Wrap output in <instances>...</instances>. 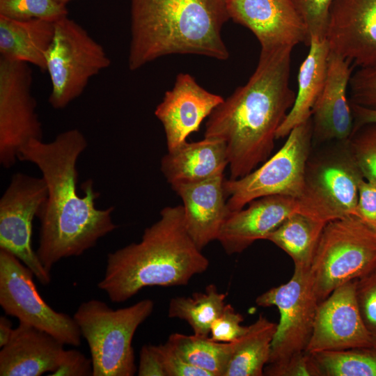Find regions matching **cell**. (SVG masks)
I'll return each mask as SVG.
<instances>
[{"mask_svg": "<svg viewBox=\"0 0 376 376\" xmlns=\"http://www.w3.org/2000/svg\"><path fill=\"white\" fill-rule=\"evenodd\" d=\"M311 354L320 376H376V345Z\"/></svg>", "mask_w": 376, "mask_h": 376, "instance_id": "29", "label": "cell"}, {"mask_svg": "<svg viewBox=\"0 0 376 376\" xmlns=\"http://www.w3.org/2000/svg\"><path fill=\"white\" fill-rule=\"evenodd\" d=\"M291 47L261 49L248 81L208 116L204 137L226 146L230 178L245 176L269 159L276 134L294 104Z\"/></svg>", "mask_w": 376, "mask_h": 376, "instance_id": "2", "label": "cell"}, {"mask_svg": "<svg viewBox=\"0 0 376 376\" xmlns=\"http://www.w3.org/2000/svg\"><path fill=\"white\" fill-rule=\"evenodd\" d=\"M34 274L10 252L0 249V305L5 313L46 331L64 345L78 347L81 333L73 317L58 312L39 294Z\"/></svg>", "mask_w": 376, "mask_h": 376, "instance_id": "10", "label": "cell"}, {"mask_svg": "<svg viewBox=\"0 0 376 376\" xmlns=\"http://www.w3.org/2000/svg\"><path fill=\"white\" fill-rule=\"evenodd\" d=\"M166 376H210L187 362L167 342L156 345Z\"/></svg>", "mask_w": 376, "mask_h": 376, "instance_id": "37", "label": "cell"}, {"mask_svg": "<svg viewBox=\"0 0 376 376\" xmlns=\"http://www.w3.org/2000/svg\"><path fill=\"white\" fill-rule=\"evenodd\" d=\"M47 197L42 177L18 172L0 198V249L16 256L43 285L51 282L50 272L33 249V221Z\"/></svg>", "mask_w": 376, "mask_h": 376, "instance_id": "12", "label": "cell"}, {"mask_svg": "<svg viewBox=\"0 0 376 376\" xmlns=\"http://www.w3.org/2000/svg\"><path fill=\"white\" fill-rule=\"evenodd\" d=\"M166 342L191 365L210 376H224L232 351L231 342H217L210 336L179 333L171 334Z\"/></svg>", "mask_w": 376, "mask_h": 376, "instance_id": "28", "label": "cell"}, {"mask_svg": "<svg viewBox=\"0 0 376 376\" xmlns=\"http://www.w3.org/2000/svg\"><path fill=\"white\" fill-rule=\"evenodd\" d=\"M376 230V183L362 179L354 214Z\"/></svg>", "mask_w": 376, "mask_h": 376, "instance_id": "38", "label": "cell"}, {"mask_svg": "<svg viewBox=\"0 0 376 376\" xmlns=\"http://www.w3.org/2000/svg\"><path fill=\"white\" fill-rule=\"evenodd\" d=\"M334 0H291L301 18L310 40H325L330 8Z\"/></svg>", "mask_w": 376, "mask_h": 376, "instance_id": "32", "label": "cell"}, {"mask_svg": "<svg viewBox=\"0 0 376 376\" xmlns=\"http://www.w3.org/2000/svg\"><path fill=\"white\" fill-rule=\"evenodd\" d=\"M139 376H166L156 345H144L139 354Z\"/></svg>", "mask_w": 376, "mask_h": 376, "instance_id": "40", "label": "cell"}, {"mask_svg": "<svg viewBox=\"0 0 376 376\" xmlns=\"http://www.w3.org/2000/svg\"><path fill=\"white\" fill-rule=\"evenodd\" d=\"M56 1H58V3H61V4H63V5H66V3L72 0H56Z\"/></svg>", "mask_w": 376, "mask_h": 376, "instance_id": "43", "label": "cell"}, {"mask_svg": "<svg viewBox=\"0 0 376 376\" xmlns=\"http://www.w3.org/2000/svg\"><path fill=\"white\" fill-rule=\"evenodd\" d=\"M326 40L353 65L376 67V0H334Z\"/></svg>", "mask_w": 376, "mask_h": 376, "instance_id": "15", "label": "cell"}, {"mask_svg": "<svg viewBox=\"0 0 376 376\" xmlns=\"http://www.w3.org/2000/svg\"><path fill=\"white\" fill-rule=\"evenodd\" d=\"M0 15L17 19L56 22L68 16L66 5L56 0H0Z\"/></svg>", "mask_w": 376, "mask_h": 376, "instance_id": "30", "label": "cell"}, {"mask_svg": "<svg viewBox=\"0 0 376 376\" xmlns=\"http://www.w3.org/2000/svg\"><path fill=\"white\" fill-rule=\"evenodd\" d=\"M31 84L29 63L0 57V163L5 169L16 164L30 141L42 140Z\"/></svg>", "mask_w": 376, "mask_h": 376, "instance_id": "13", "label": "cell"}, {"mask_svg": "<svg viewBox=\"0 0 376 376\" xmlns=\"http://www.w3.org/2000/svg\"><path fill=\"white\" fill-rule=\"evenodd\" d=\"M327 223L306 214H290L267 237V240L284 251L294 265L310 268Z\"/></svg>", "mask_w": 376, "mask_h": 376, "instance_id": "26", "label": "cell"}, {"mask_svg": "<svg viewBox=\"0 0 376 376\" xmlns=\"http://www.w3.org/2000/svg\"><path fill=\"white\" fill-rule=\"evenodd\" d=\"M54 26L46 71L52 84L49 103L61 109L80 96L89 80L109 67L111 60L104 47L68 16Z\"/></svg>", "mask_w": 376, "mask_h": 376, "instance_id": "8", "label": "cell"}, {"mask_svg": "<svg viewBox=\"0 0 376 376\" xmlns=\"http://www.w3.org/2000/svg\"><path fill=\"white\" fill-rule=\"evenodd\" d=\"M224 173L205 180L171 185L183 202L186 230L202 251L217 240L220 229L230 214L224 190Z\"/></svg>", "mask_w": 376, "mask_h": 376, "instance_id": "20", "label": "cell"}, {"mask_svg": "<svg viewBox=\"0 0 376 376\" xmlns=\"http://www.w3.org/2000/svg\"><path fill=\"white\" fill-rule=\"evenodd\" d=\"M347 144L363 178L376 183V123L354 130Z\"/></svg>", "mask_w": 376, "mask_h": 376, "instance_id": "31", "label": "cell"}, {"mask_svg": "<svg viewBox=\"0 0 376 376\" xmlns=\"http://www.w3.org/2000/svg\"><path fill=\"white\" fill-rule=\"evenodd\" d=\"M350 102L376 111V67L360 68L352 74Z\"/></svg>", "mask_w": 376, "mask_h": 376, "instance_id": "34", "label": "cell"}, {"mask_svg": "<svg viewBox=\"0 0 376 376\" xmlns=\"http://www.w3.org/2000/svg\"><path fill=\"white\" fill-rule=\"evenodd\" d=\"M228 166L226 146L218 139L204 137L185 142L161 159V171L171 185L201 182L223 173Z\"/></svg>", "mask_w": 376, "mask_h": 376, "instance_id": "22", "label": "cell"}, {"mask_svg": "<svg viewBox=\"0 0 376 376\" xmlns=\"http://www.w3.org/2000/svg\"><path fill=\"white\" fill-rule=\"evenodd\" d=\"M319 303L310 268L295 265L287 283L257 297L256 304L258 306H276L280 313L268 363L306 351Z\"/></svg>", "mask_w": 376, "mask_h": 376, "instance_id": "11", "label": "cell"}, {"mask_svg": "<svg viewBox=\"0 0 376 376\" xmlns=\"http://www.w3.org/2000/svg\"><path fill=\"white\" fill-rule=\"evenodd\" d=\"M354 117L353 130L368 123H376V111L364 108L350 102Z\"/></svg>", "mask_w": 376, "mask_h": 376, "instance_id": "41", "label": "cell"}, {"mask_svg": "<svg viewBox=\"0 0 376 376\" xmlns=\"http://www.w3.org/2000/svg\"><path fill=\"white\" fill-rule=\"evenodd\" d=\"M93 376L91 359L76 349L65 350L58 368L49 376Z\"/></svg>", "mask_w": 376, "mask_h": 376, "instance_id": "39", "label": "cell"}, {"mask_svg": "<svg viewBox=\"0 0 376 376\" xmlns=\"http://www.w3.org/2000/svg\"><path fill=\"white\" fill-rule=\"evenodd\" d=\"M244 317L228 304H226L221 314L215 319L210 329V338L217 342L230 343L242 336L248 326L241 323Z\"/></svg>", "mask_w": 376, "mask_h": 376, "instance_id": "36", "label": "cell"}, {"mask_svg": "<svg viewBox=\"0 0 376 376\" xmlns=\"http://www.w3.org/2000/svg\"><path fill=\"white\" fill-rule=\"evenodd\" d=\"M355 295L364 325L376 344V269L356 280Z\"/></svg>", "mask_w": 376, "mask_h": 376, "instance_id": "33", "label": "cell"}, {"mask_svg": "<svg viewBox=\"0 0 376 376\" xmlns=\"http://www.w3.org/2000/svg\"><path fill=\"white\" fill-rule=\"evenodd\" d=\"M376 269V230L355 215L327 222L310 267L319 302Z\"/></svg>", "mask_w": 376, "mask_h": 376, "instance_id": "6", "label": "cell"}, {"mask_svg": "<svg viewBox=\"0 0 376 376\" xmlns=\"http://www.w3.org/2000/svg\"><path fill=\"white\" fill-rule=\"evenodd\" d=\"M264 375L320 376V373L312 354L305 351L281 361L268 363L265 367Z\"/></svg>", "mask_w": 376, "mask_h": 376, "instance_id": "35", "label": "cell"}, {"mask_svg": "<svg viewBox=\"0 0 376 376\" xmlns=\"http://www.w3.org/2000/svg\"><path fill=\"white\" fill-rule=\"evenodd\" d=\"M54 22L17 20L0 15V54L8 60L33 64L45 72L46 55L52 42Z\"/></svg>", "mask_w": 376, "mask_h": 376, "instance_id": "23", "label": "cell"}, {"mask_svg": "<svg viewBox=\"0 0 376 376\" xmlns=\"http://www.w3.org/2000/svg\"><path fill=\"white\" fill-rule=\"evenodd\" d=\"M230 19L248 28L261 49L293 47L311 40L291 0H226Z\"/></svg>", "mask_w": 376, "mask_h": 376, "instance_id": "16", "label": "cell"}, {"mask_svg": "<svg viewBox=\"0 0 376 376\" xmlns=\"http://www.w3.org/2000/svg\"><path fill=\"white\" fill-rule=\"evenodd\" d=\"M355 281L339 286L319 303L306 352L316 353L376 345L359 310Z\"/></svg>", "mask_w": 376, "mask_h": 376, "instance_id": "14", "label": "cell"}, {"mask_svg": "<svg viewBox=\"0 0 376 376\" xmlns=\"http://www.w3.org/2000/svg\"><path fill=\"white\" fill-rule=\"evenodd\" d=\"M87 146L83 133L71 129L50 142L31 140L20 150L19 160L35 164L47 187V197L37 214L36 253L49 272L61 260L82 255L118 227L111 217L113 206L95 207L100 194L94 189L92 179L82 183L83 196L77 192V164Z\"/></svg>", "mask_w": 376, "mask_h": 376, "instance_id": "1", "label": "cell"}, {"mask_svg": "<svg viewBox=\"0 0 376 376\" xmlns=\"http://www.w3.org/2000/svg\"><path fill=\"white\" fill-rule=\"evenodd\" d=\"M363 175L345 148L307 162L298 212L323 222L354 214Z\"/></svg>", "mask_w": 376, "mask_h": 376, "instance_id": "9", "label": "cell"}, {"mask_svg": "<svg viewBox=\"0 0 376 376\" xmlns=\"http://www.w3.org/2000/svg\"><path fill=\"white\" fill-rule=\"evenodd\" d=\"M224 100L201 87L189 74H178L173 88L165 93L155 111L164 130L168 151L186 142Z\"/></svg>", "mask_w": 376, "mask_h": 376, "instance_id": "17", "label": "cell"}, {"mask_svg": "<svg viewBox=\"0 0 376 376\" xmlns=\"http://www.w3.org/2000/svg\"><path fill=\"white\" fill-rule=\"evenodd\" d=\"M229 19L226 0H131L130 70L170 54L226 60L221 31Z\"/></svg>", "mask_w": 376, "mask_h": 376, "instance_id": "4", "label": "cell"}, {"mask_svg": "<svg viewBox=\"0 0 376 376\" xmlns=\"http://www.w3.org/2000/svg\"><path fill=\"white\" fill-rule=\"evenodd\" d=\"M329 52L323 88L311 112L313 136L320 141H347L354 127V117L347 88L354 65Z\"/></svg>", "mask_w": 376, "mask_h": 376, "instance_id": "19", "label": "cell"}, {"mask_svg": "<svg viewBox=\"0 0 376 376\" xmlns=\"http://www.w3.org/2000/svg\"><path fill=\"white\" fill-rule=\"evenodd\" d=\"M209 264L186 230L182 205L168 206L140 242L107 255L97 287L111 302L123 303L146 287L187 285Z\"/></svg>", "mask_w": 376, "mask_h": 376, "instance_id": "3", "label": "cell"}, {"mask_svg": "<svg viewBox=\"0 0 376 376\" xmlns=\"http://www.w3.org/2000/svg\"><path fill=\"white\" fill-rule=\"evenodd\" d=\"M14 329L10 320L6 316L0 317V347H3L10 339Z\"/></svg>", "mask_w": 376, "mask_h": 376, "instance_id": "42", "label": "cell"}, {"mask_svg": "<svg viewBox=\"0 0 376 376\" xmlns=\"http://www.w3.org/2000/svg\"><path fill=\"white\" fill-rule=\"evenodd\" d=\"M64 345L49 333L19 322L0 351V375L49 376L60 365Z\"/></svg>", "mask_w": 376, "mask_h": 376, "instance_id": "21", "label": "cell"}, {"mask_svg": "<svg viewBox=\"0 0 376 376\" xmlns=\"http://www.w3.org/2000/svg\"><path fill=\"white\" fill-rule=\"evenodd\" d=\"M329 52L326 39L311 38L308 53L299 70L294 104L278 128L276 139L287 136L292 129L311 118L313 107L324 84Z\"/></svg>", "mask_w": 376, "mask_h": 376, "instance_id": "24", "label": "cell"}, {"mask_svg": "<svg viewBox=\"0 0 376 376\" xmlns=\"http://www.w3.org/2000/svg\"><path fill=\"white\" fill-rule=\"evenodd\" d=\"M287 136L279 151L260 166L240 178L224 180L230 212L238 211L252 201L267 196L299 198L311 146V118L292 129Z\"/></svg>", "mask_w": 376, "mask_h": 376, "instance_id": "7", "label": "cell"}, {"mask_svg": "<svg viewBox=\"0 0 376 376\" xmlns=\"http://www.w3.org/2000/svg\"><path fill=\"white\" fill-rule=\"evenodd\" d=\"M277 323L260 315L246 331L231 342L232 351L224 376H263L269 362Z\"/></svg>", "mask_w": 376, "mask_h": 376, "instance_id": "25", "label": "cell"}, {"mask_svg": "<svg viewBox=\"0 0 376 376\" xmlns=\"http://www.w3.org/2000/svg\"><path fill=\"white\" fill-rule=\"evenodd\" d=\"M153 309L154 301L150 299L118 309L96 299L79 305L72 317L88 343L93 376H132L136 373L132 339Z\"/></svg>", "mask_w": 376, "mask_h": 376, "instance_id": "5", "label": "cell"}, {"mask_svg": "<svg viewBox=\"0 0 376 376\" xmlns=\"http://www.w3.org/2000/svg\"><path fill=\"white\" fill-rule=\"evenodd\" d=\"M226 295L218 291L214 284H209L203 292L191 297H176L170 300L168 315L187 322L194 334L208 337L212 324L221 314L226 304Z\"/></svg>", "mask_w": 376, "mask_h": 376, "instance_id": "27", "label": "cell"}, {"mask_svg": "<svg viewBox=\"0 0 376 376\" xmlns=\"http://www.w3.org/2000/svg\"><path fill=\"white\" fill-rule=\"evenodd\" d=\"M246 208L230 212L217 240L228 255L240 253L258 240H266L290 214L298 212L296 198L271 195L255 199Z\"/></svg>", "mask_w": 376, "mask_h": 376, "instance_id": "18", "label": "cell"}]
</instances>
